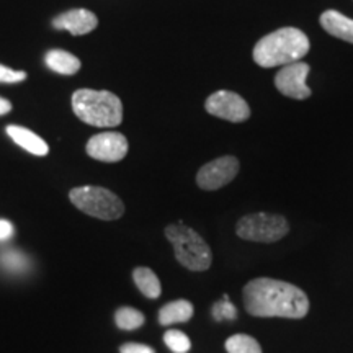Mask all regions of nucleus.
I'll use <instances>...</instances> for the list:
<instances>
[{"instance_id":"1","label":"nucleus","mask_w":353,"mask_h":353,"mask_svg":"<svg viewBox=\"0 0 353 353\" xmlns=\"http://www.w3.org/2000/svg\"><path fill=\"white\" fill-rule=\"evenodd\" d=\"M242 299L254 317L303 319L309 311V298L301 288L273 278L250 280L242 290Z\"/></svg>"},{"instance_id":"2","label":"nucleus","mask_w":353,"mask_h":353,"mask_svg":"<svg viewBox=\"0 0 353 353\" xmlns=\"http://www.w3.org/2000/svg\"><path fill=\"white\" fill-rule=\"evenodd\" d=\"M309 51V38L301 30L286 26L265 34L254 48V61L260 68H278L298 61Z\"/></svg>"},{"instance_id":"3","label":"nucleus","mask_w":353,"mask_h":353,"mask_svg":"<svg viewBox=\"0 0 353 353\" xmlns=\"http://www.w3.org/2000/svg\"><path fill=\"white\" fill-rule=\"evenodd\" d=\"M72 110L79 120L97 128H117L123 121V103L108 90L79 88L72 95Z\"/></svg>"},{"instance_id":"4","label":"nucleus","mask_w":353,"mask_h":353,"mask_svg":"<svg viewBox=\"0 0 353 353\" xmlns=\"http://www.w3.org/2000/svg\"><path fill=\"white\" fill-rule=\"evenodd\" d=\"M165 237L174 245L175 259L182 267L192 272H205L211 267L213 254L210 245L192 228L183 223L170 224L165 228Z\"/></svg>"},{"instance_id":"5","label":"nucleus","mask_w":353,"mask_h":353,"mask_svg":"<svg viewBox=\"0 0 353 353\" xmlns=\"http://www.w3.org/2000/svg\"><path fill=\"white\" fill-rule=\"evenodd\" d=\"M70 203L92 218H99L103 221H114L121 218L125 213V205L120 196L103 187H77L70 190Z\"/></svg>"},{"instance_id":"6","label":"nucleus","mask_w":353,"mask_h":353,"mask_svg":"<svg viewBox=\"0 0 353 353\" xmlns=\"http://www.w3.org/2000/svg\"><path fill=\"white\" fill-rule=\"evenodd\" d=\"M290 231V224L285 216L270 213H254L242 216L237 221L236 234L242 241L273 244L281 241Z\"/></svg>"},{"instance_id":"7","label":"nucleus","mask_w":353,"mask_h":353,"mask_svg":"<svg viewBox=\"0 0 353 353\" xmlns=\"http://www.w3.org/2000/svg\"><path fill=\"white\" fill-rule=\"evenodd\" d=\"M206 112L221 120L242 123L250 118L249 103L241 95L229 90H218L206 99Z\"/></svg>"},{"instance_id":"8","label":"nucleus","mask_w":353,"mask_h":353,"mask_svg":"<svg viewBox=\"0 0 353 353\" xmlns=\"http://www.w3.org/2000/svg\"><path fill=\"white\" fill-rule=\"evenodd\" d=\"M239 174V161L234 156H223L208 162L198 170L196 183L201 190H219L231 183Z\"/></svg>"},{"instance_id":"9","label":"nucleus","mask_w":353,"mask_h":353,"mask_svg":"<svg viewBox=\"0 0 353 353\" xmlns=\"http://www.w3.org/2000/svg\"><path fill=\"white\" fill-rule=\"evenodd\" d=\"M309 76V64L298 63L283 65L275 76V87L280 94L294 100H306L311 97V88L307 87L306 79Z\"/></svg>"},{"instance_id":"10","label":"nucleus","mask_w":353,"mask_h":353,"mask_svg":"<svg viewBox=\"0 0 353 353\" xmlns=\"http://www.w3.org/2000/svg\"><path fill=\"white\" fill-rule=\"evenodd\" d=\"M128 139L121 132H100L88 139L87 154L95 161L101 162H120L128 154Z\"/></svg>"},{"instance_id":"11","label":"nucleus","mask_w":353,"mask_h":353,"mask_svg":"<svg viewBox=\"0 0 353 353\" xmlns=\"http://www.w3.org/2000/svg\"><path fill=\"white\" fill-rule=\"evenodd\" d=\"M99 25V19L94 12L85 8H74V10L64 12L52 20V26L56 30H68L74 37H82L94 32Z\"/></svg>"},{"instance_id":"12","label":"nucleus","mask_w":353,"mask_h":353,"mask_svg":"<svg viewBox=\"0 0 353 353\" xmlns=\"http://www.w3.org/2000/svg\"><path fill=\"white\" fill-rule=\"evenodd\" d=\"M321 26L332 37L353 43V20L337 10H325L321 15Z\"/></svg>"},{"instance_id":"13","label":"nucleus","mask_w":353,"mask_h":353,"mask_svg":"<svg viewBox=\"0 0 353 353\" xmlns=\"http://www.w3.org/2000/svg\"><path fill=\"white\" fill-rule=\"evenodd\" d=\"M7 134L15 141L20 148H23L25 151H28L33 156H46L50 152V148H48L46 141L39 138L38 134H34L33 131L26 130L23 126H15L10 125L7 126Z\"/></svg>"},{"instance_id":"14","label":"nucleus","mask_w":353,"mask_h":353,"mask_svg":"<svg viewBox=\"0 0 353 353\" xmlns=\"http://www.w3.org/2000/svg\"><path fill=\"white\" fill-rule=\"evenodd\" d=\"M193 304L187 299H176L165 306L161 307L159 311V324L161 325H172L180 324V322H187L193 316Z\"/></svg>"},{"instance_id":"15","label":"nucleus","mask_w":353,"mask_h":353,"mask_svg":"<svg viewBox=\"0 0 353 353\" xmlns=\"http://www.w3.org/2000/svg\"><path fill=\"white\" fill-rule=\"evenodd\" d=\"M46 65L54 72L61 74V76H74L81 70V61L79 57L72 56L68 51L63 50H52L44 57Z\"/></svg>"},{"instance_id":"16","label":"nucleus","mask_w":353,"mask_h":353,"mask_svg":"<svg viewBox=\"0 0 353 353\" xmlns=\"http://www.w3.org/2000/svg\"><path fill=\"white\" fill-rule=\"evenodd\" d=\"M132 280H134L136 286H138L139 291L145 298L157 299L161 296L162 293L161 281H159L157 275L151 270V268L148 267L134 268V272H132Z\"/></svg>"},{"instance_id":"17","label":"nucleus","mask_w":353,"mask_h":353,"mask_svg":"<svg viewBox=\"0 0 353 353\" xmlns=\"http://www.w3.org/2000/svg\"><path fill=\"white\" fill-rule=\"evenodd\" d=\"M228 353H262V347L254 337L245 334H236L226 341Z\"/></svg>"},{"instance_id":"18","label":"nucleus","mask_w":353,"mask_h":353,"mask_svg":"<svg viewBox=\"0 0 353 353\" xmlns=\"http://www.w3.org/2000/svg\"><path fill=\"white\" fill-rule=\"evenodd\" d=\"M145 317L134 307H120L114 312V322L123 330H134L144 324Z\"/></svg>"},{"instance_id":"19","label":"nucleus","mask_w":353,"mask_h":353,"mask_svg":"<svg viewBox=\"0 0 353 353\" xmlns=\"http://www.w3.org/2000/svg\"><path fill=\"white\" fill-rule=\"evenodd\" d=\"M164 342L174 353H187L192 348V342H190L188 335L175 329L167 330L164 334Z\"/></svg>"},{"instance_id":"20","label":"nucleus","mask_w":353,"mask_h":353,"mask_svg":"<svg viewBox=\"0 0 353 353\" xmlns=\"http://www.w3.org/2000/svg\"><path fill=\"white\" fill-rule=\"evenodd\" d=\"M0 265L3 268H7L8 272H23L28 265V259L19 250H7L0 255Z\"/></svg>"},{"instance_id":"21","label":"nucleus","mask_w":353,"mask_h":353,"mask_svg":"<svg viewBox=\"0 0 353 353\" xmlns=\"http://www.w3.org/2000/svg\"><path fill=\"white\" fill-rule=\"evenodd\" d=\"M213 317L216 321L237 319V309L231 301H229L228 294H224V301L216 303L213 306Z\"/></svg>"},{"instance_id":"22","label":"nucleus","mask_w":353,"mask_h":353,"mask_svg":"<svg viewBox=\"0 0 353 353\" xmlns=\"http://www.w3.org/2000/svg\"><path fill=\"white\" fill-rule=\"evenodd\" d=\"M26 77L28 76H26V72H23V70H13L0 64V82L17 83V82H23Z\"/></svg>"},{"instance_id":"23","label":"nucleus","mask_w":353,"mask_h":353,"mask_svg":"<svg viewBox=\"0 0 353 353\" xmlns=\"http://www.w3.org/2000/svg\"><path fill=\"white\" fill-rule=\"evenodd\" d=\"M120 353H156L154 348L143 345V343H125L120 347Z\"/></svg>"},{"instance_id":"24","label":"nucleus","mask_w":353,"mask_h":353,"mask_svg":"<svg viewBox=\"0 0 353 353\" xmlns=\"http://www.w3.org/2000/svg\"><path fill=\"white\" fill-rule=\"evenodd\" d=\"M13 234L12 223H8L6 219H0V241L10 239Z\"/></svg>"},{"instance_id":"25","label":"nucleus","mask_w":353,"mask_h":353,"mask_svg":"<svg viewBox=\"0 0 353 353\" xmlns=\"http://www.w3.org/2000/svg\"><path fill=\"white\" fill-rule=\"evenodd\" d=\"M8 112H12V103L7 99L0 97V114H7Z\"/></svg>"}]
</instances>
